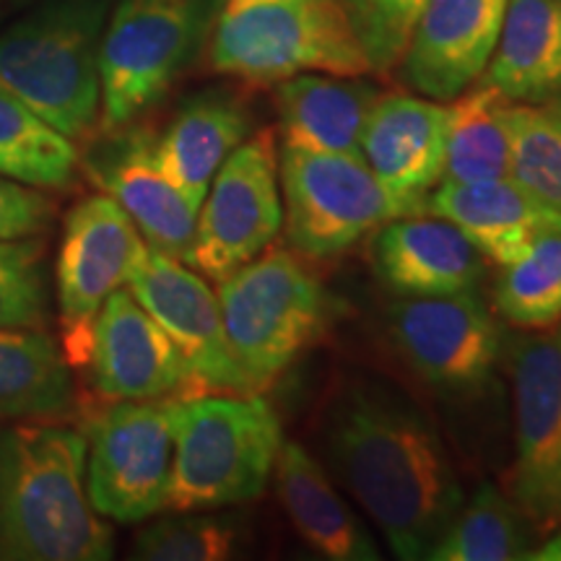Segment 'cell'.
I'll use <instances>...</instances> for the list:
<instances>
[{"instance_id": "obj_1", "label": "cell", "mask_w": 561, "mask_h": 561, "mask_svg": "<svg viewBox=\"0 0 561 561\" xmlns=\"http://www.w3.org/2000/svg\"><path fill=\"white\" fill-rule=\"evenodd\" d=\"M328 455L398 559H426L466 502L445 442L424 411L382 382L333 405Z\"/></svg>"}, {"instance_id": "obj_2", "label": "cell", "mask_w": 561, "mask_h": 561, "mask_svg": "<svg viewBox=\"0 0 561 561\" xmlns=\"http://www.w3.org/2000/svg\"><path fill=\"white\" fill-rule=\"evenodd\" d=\"M112 530L91 507L87 437L66 426L0 430V561H104Z\"/></svg>"}, {"instance_id": "obj_3", "label": "cell", "mask_w": 561, "mask_h": 561, "mask_svg": "<svg viewBox=\"0 0 561 561\" xmlns=\"http://www.w3.org/2000/svg\"><path fill=\"white\" fill-rule=\"evenodd\" d=\"M203 47L210 70L252 87L371 73L341 0H210Z\"/></svg>"}, {"instance_id": "obj_4", "label": "cell", "mask_w": 561, "mask_h": 561, "mask_svg": "<svg viewBox=\"0 0 561 561\" xmlns=\"http://www.w3.org/2000/svg\"><path fill=\"white\" fill-rule=\"evenodd\" d=\"M107 0H47L0 34V91L83 138L100 121Z\"/></svg>"}, {"instance_id": "obj_5", "label": "cell", "mask_w": 561, "mask_h": 561, "mask_svg": "<svg viewBox=\"0 0 561 561\" xmlns=\"http://www.w3.org/2000/svg\"><path fill=\"white\" fill-rule=\"evenodd\" d=\"M280 445L278 416L261 392L185 396L167 507L201 512L257 500L268 486Z\"/></svg>"}, {"instance_id": "obj_6", "label": "cell", "mask_w": 561, "mask_h": 561, "mask_svg": "<svg viewBox=\"0 0 561 561\" xmlns=\"http://www.w3.org/2000/svg\"><path fill=\"white\" fill-rule=\"evenodd\" d=\"M216 297L231 356L255 392L297 362L328 314L325 289L310 265L273 244L221 278Z\"/></svg>"}, {"instance_id": "obj_7", "label": "cell", "mask_w": 561, "mask_h": 561, "mask_svg": "<svg viewBox=\"0 0 561 561\" xmlns=\"http://www.w3.org/2000/svg\"><path fill=\"white\" fill-rule=\"evenodd\" d=\"M210 0H117L100 47L104 133L151 110L206 42Z\"/></svg>"}, {"instance_id": "obj_8", "label": "cell", "mask_w": 561, "mask_h": 561, "mask_svg": "<svg viewBox=\"0 0 561 561\" xmlns=\"http://www.w3.org/2000/svg\"><path fill=\"white\" fill-rule=\"evenodd\" d=\"M286 242L305 261H331L392 219L424 214L392 195L364 159L286 146L278 151Z\"/></svg>"}, {"instance_id": "obj_9", "label": "cell", "mask_w": 561, "mask_h": 561, "mask_svg": "<svg viewBox=\"0 0 561 561\" xmlns=\"http://www.w3.org/2000/svg\"><path fill=\"white\" fill-rule=\"evenodd\" d=\"M182 398L117 401L89 421L87 491L100 515L133 525L167 507Z\"/></svg>"}, {"instance_id": "obj_10", "label": "cell", "mask_w": 561, "mask_h": 561, "mask_svg": "<svg viewBox=\"0 0 561 561\" xmlns=\"http://www.w3.org/2000/svg\"><path fill=\"white\" fill-rule=\"evenodd\" d=\"M284 227L276 133L242 140L210 182L201 203L187 265L221 280L268 250Z\"/></svg>"}, {"instance_id": "obj_11", "label": "cell", "mask_w": 561, "mask_h": 561, "mask_svg": "<svg viewBox=\"0 0 561 561\" xmlns=\"http://www.w3.org/2000/svg\"><path fill=\"white\" fill-rule=\"evenodd\" d=\"M515 468L510 496L538 533L561 528V341L528 333L510 348Z\"/></svg>"}, {"instance_id": "obj_12", "label": "cell", "mask_w": 561, "mask_h": 561, "mask_svg": "<svg viewBox=\"0 0 561 561\" xmlns=\"http://www.w3.org/2000/svg\"><path fill=\"white\" fill-rule=\"evenodd\" d=\"M388 328L405 367L450 396L486 388L502 354L500 325L476 289L398 301Z\"/></svg>"}, {"instance_id": "obj_13", "label": "cell", "mask_w": 561, "mask_h": 561, "mask_svg": "<svg viewBox=\"0 0 561 561\" xmlns=\"http://www.w3.org/2000/svg\"><path fill=\"white\" fill-rule=\"evenodd\" d=\"M149 244L136 224L107 193L91 195L66 216L58 252V305L70 359L89 362L96 314L112 291L128 286Z\"/></svg>"}, {"instance_id": "obj_14", "label": "cell", "mask_w": 561, "mask_h": 561, "mask_svg": "<svg viewBox=\"0 0 561 561\" xmlns=\"http://www.w3.org/2000/svg\"><path fill=\"white\" fill-rule=\"evenodd\" d=\"M128 289L180 348L195 392H255L231 356L219 297L206 276L180 257L149 248Z\"/></svg>"}, {"instance_id": "obj_15", "label": "cell", "mask_w": 561, "mask_h": 561, "mask_svg": "<svg viewBox=\"0 0 561 561\" xmlns=\"http://www.w3.org/2000/svg\"><path fill=\"white\" fill-rule=\"evenodd\" d=\"M89 364L94 390L110 403L198 396L180 348L130 289L112 291L102 305Z\"/></svg>"}, {"instance_id": "obj_16", "label": "cell", "mask_w": 561, "mask_h": 561, "mask_svg": "<svg viewBox=\"0 0 561 561\" xmlns=\"http://www.w3.org/2000/svg\"><path fill=\"white\" fill-rule=\"evenodd\" d=\"M507 0H426L398 62L403 81L434 102H453L486 73Z\"/></svg>"}, {"instance_id": "obj_17", "label": "cell", "mask_w": 561, "mask_h": 561, "mask_svg": "<svg viewBox=\"0 0 561 561\" xmlns=\"http://www.w3.org/2000/svg\"><path fill=\"white\" fill-rule=\"evenodd\" d=\"M100 151L83 161V170L136 224L153 250L187 263L198 221V208L161 170L153 136L144 128H121Z\"/></svg>"}, {"instance_id": "obj_18", "label": "cell", "mask_w": 561, "mask_h": 561, "mask_svg": "<svg viewBox=\"0 0 561 561\" xmlns=\"http://www.w3.org/2000/svg\"><path fill=\"white\" fill-rule=\"evenodd\" d=\"M450 104L411 94H388L375 102L362 136V159L398 198L424 210L426 195L445 172Z\"/></svg>"}, {"instance_id": "obj_19", "label": "cell", "mask_w": 561, "mask_h": 561, "mask_svg": "<svg viewBox=\"0 0 561 561\" xmlns=\"http://www.w3.org/2000/svg\"><path fill=\"white\" fill-rule=\"evenodd\" d=\"M377 276L401 297H445L476 289L483 255L462 231L434 214L382 224L371 242Z\"/></svg>"}, {"instance_id": "obj_20", "label": "cell", "mask_w": 561, "mask_h": 561, "mask_svg": "<svg viewBox=\"0 0 561 561\" xmlns=\"http://www.w3.org/2000/svg\"><path fill=\"white\" fill-rule=\"evenodd\" d=\"M424 214L455 224L494 265L520 257L533 242L561 231V214L510 178L439 182L426 195Z\"/></svg>"}, {"instance_id": "obj_21", "label": "cell", "mask_w": 561, "mask_h": 561, "mask_svg": "<svg viewBox=\"0 0 561 561\" xmlns=\"http://www.w3.org/2000/svg\"><path fill=\"white\" fill-rule=\"evenodd\" d=\"M380 91L362 76L299 73L276 83L278 133L286 146L362 159V136Z\"/></svg>"}, {"instance_id": "obj_22", "label": "cell", "mask_w": 561, "mask_h": 561, "mask_svg": "<svg viewBox=\"0 0 561 561\" xmlns=\"http://www.w3.org/2000/svg\"><path fill=\"white\" fill-rule=\"evenodd\" d=\"M250 130V110L240 96L203 91L182 104L161 138H153V151L167 178L201 210L216 172Z\"/></svg>"}, {"instance_id": "obj_23", "label": "cell", "mask_w": 561, "mask_h": 561, "mask_svg": "<svg viewBox=\"0 0 561 561\" xmlns=\"http://www.w3.org/2000/svg\"><path fill=\"white\" fill-rule=\"evenodd\" d=\"M273 473L286 517L314 553L331 561L380 559L375 538L341 500L325 468L305 447L284 442Z\"/></svg>"}, {"instance_id": "obj_24", "label": "cell", "mask_w": 561, "mask_h": 561, "mask_svg": "<svg viewBox=\"0 0 561 561\" xmlns=\"http://www.w3.org/2000/svg\"><path fill=\"white\" fill-rule=\"evenodd\" d=\"M481 81L515 104L561 96V0H507Z\"/></svg>"}, {"instance_id": "obj_25", "label": "cell", "mask_w": 561, "mask_h": 561, "mask_svg": "<svg viewBox=\"0 0 561 561\" xmlns=\"http://www.w3.org/2000/svg\"><path fill=\"white\" fill-rule=\"evenodd\" d=\"M73 409L66 356L47 333L0 331V419H60Z\"/></svg>"}, {"instance_id": "obj_26", "label": "cell", "mask_w": 561, "mask_h": 561, "mask_svg": "<svg viewBox=\"0 0 561 561\" xmlns=\"http://www.w3.org/2000/svg\"><path fill=\"white\" fill-rule=\"evenodd\" d=\"M510 104L500 91L483 81H476L471 89L455 96L447 123L442 182L507 178L512 157Z\"/></svg>"}, {"instance_id": "obj_27", "label": "cell", "mask_w": 561, "mask_h": 561, "mask_svg": "<svg viewBox=\"0 0 561 561\" xmlns=\"http://www.w3.org/2000/svg\"><path fill=\"white\" fill-rule=\"evenodd\" d=\"M533 528L515 500L483 481L430 551L432 561H515L536 551Z\"/></svg>"}, {"instance_id": "obj_28", "label": "cell", "mask_w": 561, "mask_h": 561, "mask_svg": "<svg viewBox=\"0 0 561 561\" xmlns=\"http://www.w3.org/2000/svg\"><path fill=\"white\" fill-rule=\"evenodd\" d=\"M79 164L73 140L0 91V178L37 191H66Z\"/></svg>"}, {"instance_id": "obj_29", "label": "cell", "mask_w": 561, "mask_h": 561, "mask_svg": "<svg viewBox=\"0 0 561 561\" xmlns=\"http://www.w3.org/2000/svg\"><path fill=\"white\" fill-rule=\"evenodd\" d=\"M494 305L510 325L523 331H546L561 320V231L541 237L502 265Z\"/></svg>"}, {"instance_id": "obj_30", "label": "cell", "mask_w": 561, "mask_h": 561, "mask_svg": "<svg viewBox=\"0 0 561 561\" xmlns=\"http://www.w3.org/2000/svg\"><path fill=\"white\" fill-rule=\"evenodd\" d=\"M510 178L561 214V136L538 104H510Z\"/></svg>"}, {"instance_id": "obj_31", "label": "cell", "mask_w": 561, "mask_h": 561, "mask_svg": "<svg viewBox=\"0 0 561 561\" xmlns=\"http://www.w3.org/2000/svg\"><path fill=\"white\" fill-rule=\"evenodd\" d=\"M242 528L231 517L187 515L153 523L138 533L133 557L149 561H219L240 549Z\"/></svg>"}, {"instance_id": "obj_32", "label": "cell", "mask_w": 561, "mask_h": 561, "mask_svg": "<svg viewBox=\"0 0 561 561\" xmlns=\"http://www.w3.org/2000/svg\"><path fill=\"white\" fill-rule=\"evenodd\" d=\"M47 320L45 244L0 240V331H34Z\"/></svg>"}, {"instance_id": "obj_33", "label": "cell", "mask_w": 561, "mask_h": 561, "mask_svg": "<svg viewBox=\"0 0 561 561\" xmlns=\"http://www.w3.org/2000/svg\"><path fill=\"white\" fill-rule=\"evenodd\" d=\"M375 73L398 68L426 0H341Z\"/></svg>"}, {"instance_id": "obj_34", "label": "cell", "mask_w": 561, "mask_h": 561, "mask_svg": "<svg viewBox=\"0 0 561 561\" xmlns=\"http://www.w3.org/2000/svg\"><path fill=\"white\" fill-rule=\"evenodd\" d=\"M53 203L37 187L0 178V240L37 237L53 221Z\"/></svg>"}, {"instance_id": "obj_35", "label": "cell", "mask_w": 561, "mask_h": 561, "mask_svg": "<svg viewBox=\"0 0 561 561\" xmlns=\"http://www.w3.org/2000/svg\"><path fill=\"white\" fill-rule=\"evenodd\" d=\"M533 561H561V528L553 530V536L546 541L541 549L530 553Z\"/></svg>"}, {"instance_id": "obj_36", "label": "cell", "mask_w": 561, "mask_h": 561, "mask_svg": "<svg viewBox=\"0 0 561 561\" xmlns=\"http://www.w3.org/2000/svg\"><path fill=\"white\" fill-rule=\"evenodd\" d=\"M543 110V115L549 117V123L557 128V133L561 136V96H553V100L538 104Z\"/></svg>"}, {"instance_id": "obj_37", "label": "cell", "mask_w": 561, "mask_h": 561, "mask_svg": "<svg viewBox=\"0 0 561 561\" xmlns=\"http://www.w3.org/2000/svg\"><path fill=\"white\" fill-rule=\"evenodd\" d=\"M13 3H19V0H0V13H3L5 9H11Z\"/></svg>"}, {"instance_id": "obj_38", "label": "cell", "mask_w": 561, "mask_h": 561, "mask_svg": "<svg viewBox=\"0 0 561 561\" xmlns=\"http://www.w3.org/2000/svg\"><path fill=\"white\" fill-rule=\"evenodd\" d=\"M559 341H561V331H559Z\"/></svg>"}]
</instances>
